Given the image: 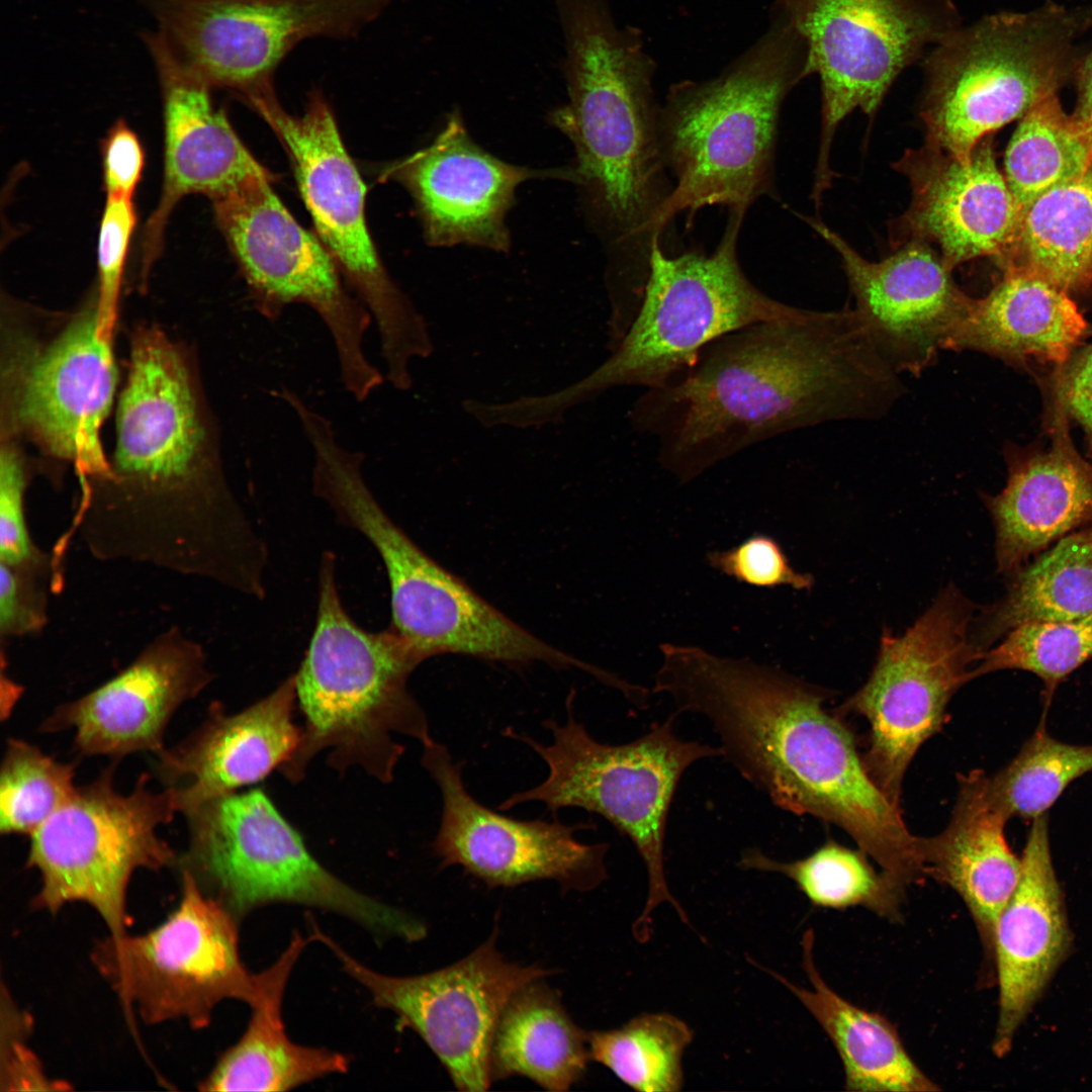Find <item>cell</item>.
<instances>
[{
    "label": "cell",
    "mask_w": 1092,
    "mask_h": 1092,
    "mask_svg": "<svg viewBox=\"0 0 1092 1092\" xmlns=\"http://www.w3.org/2000/svg\"><path fill=\"white\" fill-rule=\"evenodd\" d=\"M745 212L729 211L716 249L668 254L656 240L640 302L611 355L582 379L543 395L521 396L528 427L559 424L570 407L618 386L661 387L690 368L702 350L747 326L798 307L759 290L745 275L737 244Z\"/></svg>",
    "instance_id": "5b68a950"
},
{
    "label": "cell",
    "mask_w": 1092,
    "mask_h": 1092,
    "mask_svg": "<svg viewBox=\"0 0 1092 1092\" xmlns=\"http://www.w3.org/2000/svg\"><path fill=\"white\" fill-rule=\"evenodd\" d=\"M1071 944L1062 890L1055 872L1048 814L1033 819L1021 856L1018 885L998 919L993 953L999 1012L993 1040L1006 1056L1022 1022L1041 996Z\"/></svg>",
    "instance_id": "f1b7e54d"
},
{
    "label": "cell",
    "mask_w": 1092,
    "mask_h": 1092,
    "mask_svg": "<svg viewBox=\"0 0 1092 1092\" xmlns=\"http://www.w3.org/2000/svg\"><path fill=\"white\" fill-rule=\"evenodd\" d=\"M825 700L805 682L759 714L751 735L755 787L785 811L842 828L903 887L921 881L923 837L909 831Z\"/></svg>",
    "instance_id": "52a82bcc"
},
{
    "label": "cell",
    "mask_w": 1092,
    "mask_h": 1092,
    "mask_svg": "<svg viewBox=\"0 0 1092 1092\" xmlns=\"http://www.w3.org/2000/svg\"><path fill=\"white\" fill-rule=\"evenodd\" d=\"M1007 820L989 795L988 776L974 769L959 778L947 826L935 836L923 837L925 876L960 895L989 954L998 919L1021 874V857L1005 838Z\"/></svg>",
    "instance_id": "4dcf8cb0"
},
{
    "label": "cell",
    "mask_w": 1092,
    "mask_h": 1092,
    "mask_svg": "<svg viewBox=\"0 0 1092 1092\" xmlns=\"http://www.w3.org/2000/svg\"><path fill=\"white\" fill-rule=\"evenodd\" d=\"M893 168L911 188L909 206L890 223L895 249L926 243L951 270L977 258L1007 256L1020 210L990 140L981 141L967 160L924 143L906 150Z\"/></svg>",
    "instance_id": "603a6c76"
},
{
    "label": "cell",
    "mask_w": 1092,
    "mask_h": 1092,
    "mask_svg": "<svg viewBox=\"0 0 1092 1092\" xmlns=\"http://www.w3.org/2000/svg\"><path fill=\"white\" fill-rule=\"evenodd\" d=\"M2 999L1 1084L9 1090H59L64 1083L46 1076L40 1062L26 1046L31 1019L13 1004L9 996Z\"/></svg>",
    "instance_id": "bcb514c9"
},
{
    "label": "cell",
    "mask_w": 1092,
    "mask_h": 1092,
    "mask_svg": "<svg viewBox=\"0 0 1092 1092\" xmlns=\"http://www.w3.org/2000/svg\"><path fill=\"white\" fill-rule=\"evenodd\" d=\"M588 1060L587 1033L541 980L510 999L492 1039V1081L522 1076L547 1090L565 1091L583 1076Z\"/></svg>",
    "instance_id": "e575fe53"
},
{
    "label": "cell",
    "mask_w": 1092,
    "mask_h": 1092,
    "mask_svg": "<svg viewBox=\"0 0 1092 1092\" xmlns=\"http://www.w3.org/2000/svg\"><path fill=\"white\" fill-rule=\"evenodd\" d=\"M1006 578L1003 596L974 618L972 638L981 651L1022 623L1092 616V523L1067 534Z\"/></svg>",
    "instance_id": "836d02e7"
},
{
    "label": "cell",
    "mask_w": 1092,
    "mask_h": 1092,
    "mask_svg": "<svg viewBox=\"0 0 1092 1092\" xmlns=\"http://www.w3.org/2000/svg\"><path fill=\"white\" fill-rule=\"evenodd\" d=\"M1004 176L1021 210L1044 191L1092 167V149L1057 96L1021 117L1005 153Z\"/></svg>",
    "instance_id": "74e56055"
},
{
    "label": "cell",
    "mask_w": 1092,
    "mask_h": 1092,
    "mask_svg": "<svg viewBox=\"0 0 1092 1092\" xmlns=\"http://www.w3.org/2000/svg\"><path fill=\"white\" fill-rule=\"evenodd\" d=\"M807 221L838 254L854 309L884 359L899 374L930 367L973 301L937 251L910 242L872 262L822 221Z\"/></svg>",
    "instance_id": "7402d4cb"
},
{
    "label": "cell",
    "mask_w": 1092,
    "mask_h": 1092,
    "mask_svg": "<svg viewBox=\"0 0 1092 1092\" xmlns=\"http://www.w3.org/2000/svg\"><path fill=\"white\" fill-rule=\"evenodd\" d=\"M114 765L73 796L30 836L26 866L40 876L32 905L58 912L71 902L91 906L110 935L126 933V891L139 869L178 863L158 829L178 812L174 792H155L141 776L129 794L114 786Z\"/></svg>",
    "instance_id": "8fae6325"
},
{
    "label": "cell",
    "mask_w": 1092,
    "mask_h": 1092,
    "mask_svg": "<svg viewBox=\"0 0 1092 1092\" xmlns=\"http://www.w3.org/2000/svg\"><path fill=\"white\" fill-rule=\"evenodd\" d=\"M102 165L106 195L132 198L145 167V151L124 120L116 121L103 140Z\"/></svg>",
    "instance_id": "c3c4849f"
},
{
    "label": "cell",
    "mask_w": 1092,
    "mask_h": 1092,
    "mask_svg": "<svg viewBox=\"0 0 1092 1092\" xmlns=\"http://www.w3.org/2000/svg\"><path fill=\"white\" fill-rule=\"evenodd\" d=\"M177 907L141 935H109L91 959L127 1009L150 1024L185 1019L209 1025L215 1006L236 999L250 1004L256 974L241 960L239 921L181 871Z\"/></svg>",
    "instance_id": "e0dca14e"
},
{
    "label": "cell",
    "mask_w": 1092,
    "mask_h": 1092,
    "mask_svg": "<svg viewBox=\"0 0 1092 1092\" xmlns=\"http://www.w3.org/2000/svg\"><path fill=\"white\" fill-rule=\"evenodd\" d=\"M1092 659V616L1075 620L1032 621L1007 632L981 653L976 677L1000 670H1022L1042 684L1045 709L1058 687Z\"/></svg>",
    "instance_id": "60d3db41"
},
{
    "label": "cell",
    "mask_w": 1092,
    "mask_h": 1092,
    "mask_svg": "<svg viewBox=\"0 0 1092 1092\" xmlns=\"http://www.w3.org/2000/svg\"><path fill=\"white\" fill-rule=\"evenodd\" d=\"M76 765L46 754L24 740L10 738L0 775V831L33 833L74 794Z\"/></svg>",
    "instance_id": "b9f144b4"
},
{
    "label": "cell",
    "mask_w": 1092,
    "mask_h": 1092,
    "mask_svg": "<svg viewBox=\"0 0 1092 1092\" xmlns=\"http://www.w3.org/2000/svg\"><path fill=\"white\" fill-rule=\"evenodd\" d=\"M26 472L23 458L11 439L0 451V562L19 568L38 569L42 564L26 524L24 495Z\"/></svg>",
    "instance_id": "ee69618b"
},
{
    "label": "cell",
    "mask_w": 1092,
    "mask_h": 1092,
    "mask_svg": "<svg viewBox=\"0 0 1092 1092\" xmlns=\"http://www.w3.org/2000/svg\"><path fill=\"white\" fill-rule=\"evenodd\" d=\"M1092 10L1052 2L963 24L922 59L918 114L925 142L967 160L991 132L1057 93Z\"/></svg>",
    "instance_id": "8992f818"
},
{
    "label": "cell",
    "mask_w": 1092,
    "mask_h": 1092,
    "mask_svg": "<svg viewBox=\"0 0 1092 1092\" xmlns=\"http://www.w3.org/2000/svg\"><path fill=\"white\" fill-rule=\"evenodd\" d=\"M975 610L948 584L904 633L884 630L870 677L839 708L868 721L863 762L896 806L917 750L941 728L952 696L976 678L983 651L972 639Z\"/></svg>",
    "instance_id": "2e32d148"
},
{
    "label": "cell",
    "mask_w": 1092,
    "mask_h": 1092,
    "mask_svg": "<svg viewBox=\"0 0 1092 1092\" xmlns=\"http://www.w3.org/2000/svg\"><path fill=\"white\" fill-rule=\"evenodd\" d=\"M693 1032L676 1016L643 1013L624 1025L587 1032L590 1060L641 1092H677L684 1084L682 1056Z\"/></svg>",
    "instance_id": "f35d334b"
},
{
    "label": "cell",
    "mask_w": 1092,
    "mask_h": 1092,
    "mask_svg": "<svg viewBox=\"0 0 1092 1092\" xmlns=\"http://www.w3.org/2000/svg\"><path fill=\"white\" fill-rule=\"evenodd\" d=\"M804 37L821 85L822 124L812 196L831 186L832 142L840 122L860 109L877 114L897 78L953 30L954 0H775Z\"/></svg>",
    "instance_id": "5bb4252c"
},
{
    "label": "cell",
    "mask_w": 1092,
    "mask_h": 1092,
    "mask_svg": "<svg viewBox=\"0 0 1092 1092\" xmlns=\"http://www.w3.org/2000/svg\"><path fill=\"white\" fill-rule=\"evenodd\" d=\"M739 867L788 877L818 907L861 906L894 921L901 915L905 888L884 871L877 872L862 849L853 850L834 840L804 858L785 862L759 849H746Z\"/></svg>",
    "instance_id": "8d00e7d4"
},
{
    "label": "cell",
    "mask_w": 1092,
    "mask_h": 1092,
    "mask_svg": "<svg viewBox=\"0 0 1092 1092\" xmlns=\"http://www.w3.org/2000/svg\"><path fill=\"white\" fill-rule=\"evenodd\" d=\"M310 938L326 945L373 1003L396 1015L397 1028L417 1032L458 1090L483 1092L493 1082L490 1051L510 999L552 972L508 962L496 949V930L473 952L446 968L411 977L378 973L347 952L313 919Z\"/></svg>",
    "instance_id": "d6986e66"
},
{
    "label": "cell",
    "mask_w": 1092,
    "mask_h": 1092,
    "mask_svg": "<svg viewBox=\"0 0 1092 1092\" xmlns=\"http://www.w3.org/2000/svg\"><path fill=\"white\" fill-rule=\"evenodd\" d=\"M34 569L0 562V631L19 636L38 631L46 622L43 598L32 581Z\"/></svg>",
    "instance_id": "7dc6e473"
},
{
    "label": "cell",
    "mask_w": 1092,
    "mask_h": 1092,
    "mask_svg": "<svg viewBox=\"0 0 1092 1092\" xmlns=\"http://www.w3.org/2000/svg\"><path fill=\"white\" fill-rule=\"evenodd\" d=\"M1090 771L1092 745L1059 741L1041 720L1017 755L988 777V791L1008 819H1034L1046 813L1073 781Z\"/></svg>",
    "instance_id": "ab89813d"
},
{
    "label": "cell",
    "mask_w": 1092,
    "mask_h": 1092,
    "mask_svg": "<svg viewBox=\"0 0 1092 1092\" xmlns=\"http://www.w3.org/2000/svg\"><path fill=\"white\" fill-rule=\"evenodd\" d=\"M397 177L413 195L431 245H470L506 252V215L516 189L536 178L575 180L573 169L535 170L490 155L453 112L427 147L403 160Z\"/></svg>",
    "instance_id": "d4e9b609"
},
{
    "label": "cell",
    "mask_w": 1092,
    "mask_h": 1092,
    "mask_svg": "<svg viewBox=\"0 0 1092 1092\" xmlns=\"http://www.w3.org/2000/svg\"><path fill=\"white\" fill-rule=\"evenodd\" d=\"M1078 101L1072 115L1092 149V50L1077 65Z\"/></svg>",
    "instance_id": "f907efd6"
},
{
    "label": "cell",
    "mask_w": 1092,
    "mask_h": 1092,
    "mask_svg": "<svg viewBox=\"0 0 1092 1092\" xmlns=\"http://www.w3.org/2000/svg\"><path fill=\"white\" fill-rule=\"evenodd\" d=\"M317 599L313 633L294 673L304 725L296 751L279 770L298 783L312 758L327 750L338 771L359 766L390 783L404 751L394 736L423 745L433 740L428 717L407 688L422 660L392 628L369 632L352 620L330 551L322 558Z\"/></svg>",
    "instance_id": "277c9868"
},
{
    "label": "cell",
    "mask_w": 1092,
    "mask_h": 1092,
    "mask_svg": "<svg viewBox=\"0 0 1092 1092\" xmlns=\"http://www.w3.org/2000/svg\"><path fill=\"white\" fill-rule=\"evenodd\" d=\"M1067 292L1092 283V167L1039 194L1020 212L1015 241L1002 260Z\"/></svg>",
    "instance_id": "d590c367"
},
{
    "label": "cell",
    "mask_w": 1092,
    "mask_h": 1092,
    "mask_svg": "<svg viewBox=\"0 0 1092 1092\" xmlns=\"http://www.w3.org/2000/svg\"><path fill=\"white\" fill-rule=\"evenodd\" d=\"M111 332L97 298L46 346L7 337L2 371V432L22 433L83 474L111 480L100 441L117 384Z\"/></svg>",
    "instance_id": "ac0fdd59"
},
{
    "label": "cell",
    "mask_w": 1092,
    "mask_h": 1092,
    "mask_svg": "<svg viewBox=\"0 0 1092 1092\" xmlns=\"http://www.w3.org/2000/svg\"><path fill=\"white\" fill-rule=\"evenodd\" d=\"M812 75L804 37L771 5L763 33L717 76L684 80L659 108L660 148L673 188L665 222L704 207L747 211L776 198L775 158L782 105Z\"/></svg>",
    "instance_id": "3957f363"
},
{
    "label": "cell",
    "mask_w": 1092,
    "mask_h": 1092,
    "mask_svg": "<svg viewBox=\"0 0 1092 1092\" xmlns=\"http://www.w3.org/2000/svg\"><path fill=\"white\" fill-rule=\"evenodd\" d=\"M270 181V174L255 176L212 199L219 229L256 310L275 322L291 304L310 307L332 338L343 387L365 401L385 381L364 349L372 317L348 290L331 253L294 219Z\"/></svg>",
    "instance_id": "4fadbf2b"
},
{
    "label": "cell",
    "mask_w": 1092,
    "mask_h": 1092,
    "mask_svg": "<svg viewBox=\"0 0 1092 1092\" xmlns=\"http://www.w3.org/2000/svg\"><path fill=\"white\" fill-rule=\"evenodd\" d=\"M674 713L653 723L643 736L624 744L597 741L568 709L565 723H544L548 744L516 735L547 764L539 785L510 796L498 809L540 802L551 812L579 808L609 821L629 838L642 858L648 878L647 899L633 931L648 939L651 914L668 903L687 923L682 907L670 893L664 868L668 812L684 772L696 761L720 755L718 747L685 741L673 730Z\"/></svg>",
    "instance_id": "9c48e42d"
},
{
    "label": "cell",
    "mask_w": 1092,
    "mask_h": 1092,
    "mask_svg": "<svg viewBox=\"0 0 1092 1092\" xmlns=\"http://www.w3.org/2000/svg\"><path fill=\"white\" fill-rule=\"evenodd\" d=\"M286 149L301 197L322 243L376 328L383 373L408 383L411 364L429 358L434 343L425 317L391 280L365 219V185L345 149L328 102L313 93L304 112L288 113L274 87L247 98Z\"/></svg>",
    "instance_id": "30bf717a"
},
{
    "label": "cell",
    "mask_w": 1092,
    "mask_h": 1092,
    "mask_svg": "<svg viewBox=\"0 0 1092 1092\" xmlns=\"http://www.w3.org/2000/svg\"><path fill=\"white\" fill-rule=\"evenodd\" d=\"M136 223L132 198L107 196L98 235L97 303L101 324L112 331L130 238Z\"/></svg>",
    "instance_id": "f6af8a7d"
},
{
    "label": "cell",
    "mask_w": 1092,
    "mask_h": 1092,
    "mask_svg": "<svg viewBox=\"0 0 1092 1092\" xmlns=\"http://www.w3.org/2000/svg\"><path fill=\"white\" fill-rule=\"evenodd\" d=\"M295 931L288 946L256 974L252 1010L241 1038L217 1060L199 1083L203 1091H288L331 1074L346 1073L349 1059L326 1048L293 1042L285 1031L282 1002L289 976L306 946Z\"/></svg>",
    "instance_id": "1f68e13d"
},
{
    "label": "cell",
    "mask_w": 1092,
    "mask_h": 1092,
    "mask_svg": "<svg viewBox=\"0 0 1092 1092\" xmlns=\"http://www.w3.org/2000/svg\"><path fill=\"white\" fill-rule=\"evenodd\" d=\"M423 748L422 765L442 797L432 844L441 866L461 867L488 887L554 880L566 890L589 891L606 880L608 844L575 838L592 824L521 820L492 810L467 791L462 766L444 744L433 739Z\"/></svg>",
    "instance_id": "44dd1931"
},
{
    "label": "cell",
    "mask_w": 1092,
    "mask_h": 1092,
    "mask_svg": "<svg viewBox=\"0 0 1092 1092\" xmlns=\"http://www.w3.org/2000/svg\"><path fill=\"white\" fill-rule=\"evenodd\" d=\"M1091 334L1069 292L1010 265L981 298H973L943 350L977 351L1017 366L1064 364Z\"/></svg>",
    "instance_id": "f546056e"
},
{
    "label": "cell",
    "mask_w": 1092,
    "mask_h": 1092,
    "mask_svg": "<svg viewBox=\"0 0 1092 1092\" xmlns=\"http://www.w3.org/2000/svg\"><path fill=\"white\" fill-rule=\"evenodd\" d=\"M569 101L551 115L575 151L574 183L614 255L612 270L644 276L663 244L673 183L662 156L656 63L640 28L620 27L608 0H554Z\"/></svg>",
    "instance_id": "7a4b0ae2"
},
{
    "label": "cell",
    "mask_w": 1092,
    "mask_h": 1092,
    "mask_svg": "<svg viewBox=\"0 0 1092 1092\" xmlns=\"http://www.w3.org/2000/svg\"><path fill=\"white\" fill-rule=\"evenodd\" d=\"M112 478L155 496L186 490L215 521L246 518L226 483L214 422L178 347L155 328L136 332L116 412Z\"/></svg>",
    "instance_id": "7c38bea8"
},
{
    "label": "cell",
    "mask_w": 1092,
    "mask_h": 1092,
    "mask_svg": "<svg viewBox=\"0 0 1092 1092\" xmlns=\"http://www.w3.org/2000/svg\"><path fill=\"white\" fill-rule=\"evenodd\" d=\"M146 40L162 89L165 144L162 193L143 234L144 280L161 254L170 214L184 196L203 194L212 200L269 174L214 106L211 87L177 58L161 32Z\"/></svg>",
    "instance_id": "484cf974"
},
{
    "label": "cell",
    "mask_w": 1092,
    "mask_h": 1092,
    "mask_svg": "<svg viewBox=\"0 0 1092 1092\" xmlns=\"http://www.w3.org/2000/svg\"><path fill=\"white\" fill-rule=\"evenodd\" d=\"M210 680L202 648L171 631L106 682L59 706L40 729H73L81 755L115 760L141 751L159 755L174 713Z\"/></svg>",
    "instance_id": "cb8c5ba5"
},
{
    "label": "cell",
    "mask_w": 1092,
    "mask_h": 1092,
    "mask_svg": "<svg viewBox=\"0 0 1092 1092\" xmlns=\"http://www.w3.org/2000/svg\"><path fill=\"white\" fill-rule=\"evenodd\" d=\"M1050 393L1049 446L1028 453L1010 448L1005 486L983 494L994 528L996 570L1005 577L1092 523V464L1076 449L1070 419Z\"/></svg>",
    "instance_id": "83f0119b"
},
{
    "label": "cell",
    "mask_w": 1092,
    "mask_h": 1092,
    "mask_svg": "<svg viewBox=\"0 0 1092 1092\" xmlns=\"http://www.w3.org/2000/svg\"><path fill=\"white\" fill-rule=\"evenodd\" d=\"M904 393L854 308L798 307L712 342L679 376L646 389L628 416L686 483L781 434L880 419Z\"/></svg>",
    "instance_id": "6da1fadb"
},
{
    "label": "cell",
    "mask_w": 1092,
    "mask_h": 1092,
    "mask_svg": "<svg viewBox=\"0 0 1092 1092\" xmlns=\"http://www.w3.org/2000/svg\"><path fill=\"white\" fill-rule=\"evenodd\" d=\"M814 935H803V968L810 989L778 973H768L789 989L814 1016L833 1042L845 1072L847 1090L862 1092H928L939 1087L915 1064L896 1027L883 1015L862 1009L832 990L812 956Z\"/></svg>",
    "instance_id": "d6a6232c"
},
{
    "label": "cell",
    "mask_w": 1092,
    "mask_h": 1092,
    "mask_svg": "<svg viewBox=\"0 0 1092 1092\" xmlns=\"http://www.w3.org/2000/svg\"><path fill=\"white\" fill-rule=\"evenodd\" d=\"M1049 386L1068 418L1077 422L1092 443V343L1079 347L1054 368Z\"/></svg>",
    "instance_id": "681fc988"
},
{
    "label": "cell",
    "mask_w": 1092,
    "mask_h": 1092,
    "mask_svg": "<svg viewBox=\"0 0 1092 1092\" xmlns=\"http://www.w3.org/2000/svg\"><path fill=\"white\" fill-rule=\"evenodd\" d=\"M294 674L241 712L219 703L179 744L158 756V775L185 814L213 798L255 784L280 769L296 751L301 727L293 719Z\"/></svg>",
    "instance_id": "4316f807"
},
{
    "label": "cell",
    "mask_w": 1092,
    "mask_h": 1092,
    "mask_svg": "<svg viewBox=\"0 0 1092 1092\" xmlns=\"http://www.w3.org/2000/svg\"><path fill=\"white\" fill-rule=\"evenodd\" d=\"M177 58L211 88L243 98L273 87L296 44L356 36L391 0H150Z\"/></svg>",
    "instance_id": "ffe728a7"
},
{
    "label": "cell",
    "mask_w": 1092,
    "mask_h": 1092,
    "mask_svg": "<svg viewBox=\"0 0 1092 1092\" xmlns=\"http://www.w3.org/2000/svg\"><path fill=\"white\" fill-rule=\"evenodd\" d=\"M184 815L190 840L177 864L239 922L262 906L292 903L342 915L382 938L426 935L420 920L329 872L260 789L213 798Z\"/></svg>",
    "instance_id": "ba28073f"
},
{
    "label": "cell",
    "mask_w": 1092,
    "mask_h": 1092,
    "mask_svg": "<svg viewBox=\"0 0 1092 1092\" xmlns=\"http://www.w3.org/2000/svg\"><path fill=\"white\" fill-rule=\"evenodd\" d=\"M709 565L737 582L760 588L790 586L809 590L814 584L811 574L797 571L771 536L754 533L739 544L707 554Z\"/></svg>",
    "instance_id": "7bdbcfd3"
},
{
    "label": "cell",
    "mask_w": 1092,
    "mask_h": 1092,
    "mask_svg": "<svg viewBox=\"0 0 1092 1092\" xmlns=\"http://www.w3.org/2000/svg\"><path fill=\"white\" fill-rule=\"evenodd\" d=\"M333 512L379 554L390 587V628L422 661L453 653L508 663L543 661L577 667L600 681L609 677L531 634L426 554L386 514L367 481L344 486Z\"/></svg>",
    "instance_id": "9a60e30c"
}]
</instances>
